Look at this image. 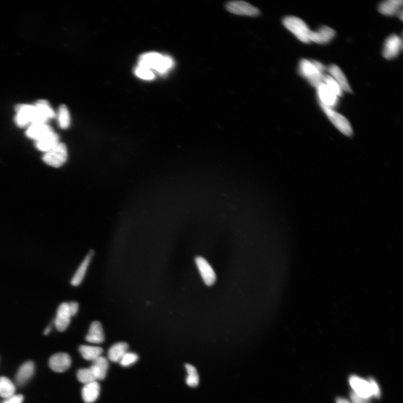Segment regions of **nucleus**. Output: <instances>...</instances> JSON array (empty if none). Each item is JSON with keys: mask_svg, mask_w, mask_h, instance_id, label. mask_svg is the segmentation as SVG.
<instances>
[{"mask_svg": "<svg viewBox=\"0 0 403 403\" xmlns=\"http://www.w3.org/2000/svg\"><path fill=\"white\" fill-rule=\"evenodd\" d=\"M316 89L320 104L332 109L337 106L338 97L327 87V85L323 83Z\"/></svg>", "mask_w": 403, "mask_h": 403, "instance_id": "obj_12", "label": "nucleus"}, {"mask_svg": "<svg viewBox=\"0 0 403 403\" xmlns=\"http://www.w3.org/2000/svg\"><path fill=\"white\" fill-rule=\"evenodd\" d=\"M35 106L38 108L40 112L47 121L56 117L55 113L50 104L46 101L40 100L35 104Z\"/></svg>", "mask_w": 403, "mask_h": 403, "instance_id": "obj_29", "label": "nucleus"}, {"mask_svg": "<svg viewBox=\"0 0 403 403\" xmlns=\"http://www.w3.org/2000/svg\"><path fill=\"white\" fill-rule=\"evenodd\" d=\"M402 0H388L380 3L379 11L385 15L392 16L400 13Z\"/></svg>", "mask_w": 403, "mask_h": 403, "instance_id": "obj_22", "label": "nucleus"}, {"mask_svg": "<svg viewBox=\"0 0 403 403\" xmlns=\"http://www.w3.org/2000/svg\"><path fill=\"white\" fill-rule=\"evenodd\" d=\"M59 143H60V137H59L58 134L53 131L46 136L35 141V145L38 150L46 153L55 147Z\"/></svg>", "mask_w": 403, "mask_h": 403, "instance_id": "obj_17", "label": "nucleus"}, {"mask_svg": "<svg viewBox=\"0 0 403 403\" xmlns=\"http://www.w3.org/2000/svg\"><path fill=\"white\" fill-rule=\"evenodd\" d=\"M324 83L327 85V87L331 90L333 93L336 94L338 97H340L343 96V90L340 87V85L338 84L337 81L335 80L331 76L324 75Z\"/></svg>", "mask_w": 403, "mask_h": 403, "instance_id": "obj_31", "label": "nucleus"}, {"mask_svg": "<svg viewBox=\"0 0 403 403\" xmlns=\"http://www.w3.org/2000/svg\"><path fill=\"white\" fill-rule=\"evenodd\" d=\"M327 70L330 76L340 85L343 91H345L348 93L352 92V89L349 83L348 82L346 77L345 74H344L340 68L337 65H330L328 68Z\"/></svg>", "mask_w": 403, "mask_h": 403, "instance_id": "obj_20", "label": "nucleus"}, {"mask_svg": "<svg viewBox=\"0 0 403 403\" xmlns=\"http://www.w3.org/2000/svg\"><path fill=\"white\" fill-rule=\"evenodd\" d=\"M138 356L136 353L127 352L120 361V365L123 367H129L134 365L137 361Z\"/></svg>", "mask_w": 403, "mask_h": 403, "instance_id": "obj_32", "label": "nucleus"}, {"mask_svg": "<svg viewBox=\"0 0 403 403\" xmlns=\"http://www.w3.org/2000/svg\"><path fill=\"white\" fill-rule=\"evenodd\" d=\"M138 66L156 71L165 74L174 66V61L171 57L156 52H149L139 57Z\"/></svg>", "mask_w": 403, "mask_h": 403, "instance_id": "obj_1", "label": "nucleus"}, {"mask_svg": "<svg viewBox=\"0 0 403 403\" xmlns=\"http://www.w3.org/2000/svg\"><path fill=\"white\" fill-rule=\"evenodd\" d=\"M402 39L396 34H393L387 38L384 44L383 56L391 60L396 57L402 49Z\"/></svg>", "mask_w": 403, "mask_h": 403, "instance_id": "obj_8", "label": "nucleus"}, {"mask_svg": "<svg viewBox=\"0 0 403 403\" xmlns=\"http://www.w3.org/2000/svg\"><path fill=\"white\" fill-rule=\"evenodd\" d=\"M71 359L66 353H58L53 355L49 360V366L56 373L65 372L70 368Z\"/></svg>", "mask_w": 403, "mask_h": 403, "instance_id": "obj_9", "label": "nucleus"}, {"mask_svg": "<svg viewBox=\"0 0 403 403\" xmlns=\"http://www.w3.org/2000/svg\"><path fill=\"white\" fill-rule=\"evenodd\" d=\"M226 8L229 12L239 15L255 16L260 13L257 8L243 1L230 2L226 4Z\"/></svg>", "mask_w": 403, "mask_h": 403, "instance_id": "obj_7", "label": "nucleus"}, {"mask_svg": "<svg viewBox=\"0 0 403 403\" xmlns=\"http://www.w3.org/2000/svg\"><path fill=\"white\" fill-rule=\"evenodd\" d=\"M58 122L60 128L66 130L69 128L70 125V115L69 110L66 106H61L58 112Z\"/></svg>", "mask_w": 403, "mask_h": 403, "instance_id": "obj_28", "label": "nucleus"}, {"mask_svg": "<svg viewBox=\"0 0 403 403\" xmlns=\"http://www.w3.org/2000/svg\"><path fill=\"white\" fill-rule=\"evenodd\" d=\"M77 378L80 383L85 385L97 382L98 380L96 373L91 367L89 368L80 369L77 373Z\"/></svg>", "mask_w": 403, "mask_h": 403, "instance_id": "obj_27", "label": "nucleus"}, {"mask_svg": "<svg viewBox=\"0 0 403 403\" xmlns=\"http://www.w3.org/2000/svg\"><path fill=\"white\" fill-rule=\"evenodd\" d=\"M53 131L51 127L46 124H35L28 127L26 131V135L28 138L37 141Z\"/></svg>", "mask_w": 403, "mask_h": 403, "instance_id": "obj_16", "label": "nucleus"}, {"mask_svg": "<svg viewBox=\"0 0 403 403\" xmlns=\"http://www.w3.org/2000/svg\"><path fill=\"white\" fill-rule=\"evenodd\" d=\"M15 109L16 115L15 122L19 128H25L30 124H46L47 122L35 105L20 104L16 106Z\"/></svg>", "mask_w": 403, "mask_h": 403, "instance_id": "obj_2", "label": "nucleus"}, {"mask_svg": "<svg viewBox=\"0 0 403 403\" xmlns=\"http://www.w3.org/2000/svg\"><path fill=\"white\" fill-rule=\"evenodd\" d=\"M196 263L202 277L207 286H212L216 280V273L208 262L201 257L196 258Z\"/></svg>", "mask_w": 403, "mask_h": 403, "instance_id": "obj_11", "label": "nucleus"}, {"mask_svg": "<svg viewBox=\"0 0 403 403\" xmlns=\"http://www.w3.org/2000/svg\"><path fill=\"white\" fill-rule=\"evenodd\" d=\"M72 315L69 309V304L67 302L61 303L57 312V315L54 325L59 332H64L69 327Z\"/></svg>", "mask_w": 403, "mask_h": 403, "instance_id": "obj_10", "label": "nucleus"}, {"mask_svg": "<svg viewBox=\"0 0 403 403\" xmlns=\"http://www.w3.org/2000/svg\"><path fill=\"white\" fill-rule=\"evenodd\" d=\"M51 330V328L50 327H48L46 328V330H44V335H48L49 333H50Z\"/></svg>", "mask_w": 403, "mask_h": 403, "instance_id": "obj_39", "label": "nucleus"}, {"mask_svg": "<svg viewBox=\"0 0 403 403\" xmlns=\"http://www.w3.org/2000/svg\"><path fill=\"white\" fill-rule=\"evenodd\" d=\"M337 403H350L349 401H347L344 398H338L337 400Z\"/></svg>", "mask_w": 403, "mask_h": 403, "instance_id": "obj_38", "label": "nucleus"}, {"mask_svg": "<svg viewBox=\"0 0 403 403\" xmlns=\"http://www.w3.org/2000/svg\"><path fill=\"white\" fill-rule=\"evenodd\" d=\"M351 387L357 395L365 400L372 397L369 381L359 377L353 376L350 379Z\"/></svg>", "mask_w": 403, "mask_h": 403, "instance_id": "obj_13", "label": "nucleus"}, {"mask_svg": "<svg viewBox=\"0 0 403 403\" xmlns=\"http://www.w3.org/2000/svg\"><path fill=\"white\" fill-rule=\"evenodd\" d=\"M24 397L21 395L13 396L4 399L2 403H22Z\"/></svg>", "mask_w": 403, "mask_h": 403, "instance_id": "obj_35", "label": "nucleus"}, {"mask_svg": "<svg viewBox=\"0 0 403 403\" xmlns=\"http://www.w3.org/2000/svg\"><path fill=\"white\" fill-rule=\"evenodd\" d=\"M283 24L300 41L305 43L311 42L310 35L311 31L300 18L292 16H287L284 18Z\"/></svg>", "mask_w": 403, "mask_h": 403, "instance_id": "obj_3", "label": "nucleus"}, {"mask_svg": "<svg viewBox=\"0 0 403 403\" xmlns=\"http://www.w3.org/2000/svg\"><path fill=\"white\" fill-rule=\"evenodd\" d=\"M185 368H186L188 377L186 379V383L188 386L191 387H196L198 386L199 376L197 371L194 366L190 364L185 365Z\"/></svg>", "mask_w": 403, "mask_h": 403, "instance_id": "obj_30", "label": "nucleus"}, {"mask_svg": "<svg viewBox=\"0 0 403 403\" xmlns=\"http://www.w3.org/2000/svg\"><path fill=\"white\" fill-rule=\"evenodd\" d=\"M370 383L371 395L372 397H379L380 396V391L378 384L373 379H370L369 381Z\"/></svg>", "mask_w": 403, "mask_h": 403, "instance_id": "obj_34", "label": "nucleus"}, {"mask_svg": "<svg viewBox=\"0 0 403 403\" xmlns=\"http://www.w3.org/2000/svg\"><path fill=\"white\" fill-rule=\"evenodd\" d=\"M16 388L10 379L5 377H0V397L6 399L15 395Z\"/></svg>", "mask_w": 403, "mask_h": 403, "instance_id": "obj_26", "label": "nucleus"}, {"mask_svg": "<svg viewBox=\"0 0 403 403\" xmlns=\"http://www.w3.org/2000/svg\"><path fill=\"white\" fill-rule=\"evenodd\" d=\"M351 398L353 403H366V401L368 400L357 395L354 392L351 394Z\"/></svg>", "mask_w": 403, "mask_h": 403, "instance_id": "obj_37", "label": "nucleus"}, {"mask_svg": "<svg viewBox=\"0 0 403 403\" xmlns=\"http://www.w3.org/2000/svg\"><path fill=\"white\" fill-rule=\"evenodd\" d=\"M86 340L94 344H101L104 341L103 329L100 322L96 321L92 323L86 336Z\"/></svg>", "mask_w": 403, "mask_h": 403, "instance_id": "obj_19", "label": "nucleus"}, {"mask_svg": "<svg viewBox=\"0 0 403 403\" xmlns=\"http://www.w3.org/2000/svg\"><path fill=\"white\" fill-rule=\"evenodd\" d=\"M108 367L107 359L101 356L93 361L91 368L96 373L98 380H102L106 377Z\"/></svg>", "mask_w": 403, "mask_h": 403, "instance_id": "obj_24", "label": "nucleus"}, {"mask_svg": "<svg viewBox=\"0 0 403 403\" xmlns=\"http://www.w3.org/2000/svg\"><path fill=\"white\" fill-rule=\"evenodd\" d=\"M93 255L94 252L93 251H90L89 255L85 258L82 264L80 265L71 280V283L72 286H78L82 282Z\"/></svg>", "mask_w": 403, "mask_h": 403, "instance_id": "obj_21", "label": "nucleus"}, {"mask_svg": "<svg viewBox=\"0 0 403 403\" xmlns=\"http://www.w3.org/2000/svg\"><path fill=\"white\" fill-rule=\"evenodd\" d=\"M68 304H69V309L72 316H75L79 310L78 303L73 301L68 303Z\"/></svg>", "mask_w": 403, "mask_h": 403, "instance_id": "obj_36", "label": "nucleus"}, {"mask_svg": "<svg viewBox=\"0 0 403 403\" xmlns=\"http://www.w3.org/2000/svg\"><path fill=\"white\" fill-rule=\"evenodd\" d=\"M79 351L85 360L93 361L102 356L103 350L99 347L82 345Z\"/></svg>", "mask_w": 403, "mask_h": 403, "instance_id": "obj_25", "label": "nucleus"}, {"mask_svg": "<svg viewBox=\"0 0 403 403\" xmlns=\"http://www.w3.org/2000/svg\"><path fill=\"white\" fill-rule=\"evenodd\" d=\"M101 387L98 382L85 384L82 389L83 400L86 403L96 402L100 394Z\"/></svg>", "mask_w": 403, "mask_h": 403, "instance_id": "obj_18", "label": "nucleus"}, {"mask_svg": "<svg viewBox=\"0 0 403 403\" xmlns=\"http://www.w3.org/2000/svg\"><path fill=\"white\" fill-rule=\"evenodd\" d=\"M35 372V365L33 361L25 362L20 366L15 377V382L17 386H24L33 377Z\"/></svg>", "mask_w": 403, "mask_h": 403, "instance_id": "obj_14", "label": "nucleus"}, {"mask_svg": "<svg viewBox=\"0 0 403 403\" xmlns=\"http://www.w3.org/2000/svg\"><path fill=\"white\" fill-rule=\"evenodd\" d=\"M135 74L138 78L146 80H151L155 78V75H154L152 70L147 69V68L139 66L135 69Z\"/></svg>", "mask_w": 403, "mask_h": 403, "instance_id": "obj_33", "label": "nucleus"}, {"mask_svg": "<svg viewBox=\"0 0 403 403\" xmlns=\"http://www.w3.org/2000/svg\"><path fill=\"white\" fill-rule=\"evenodd\" d=\"M129 345L119 342L112 346L108 351V359L113 362H120L125 353L128 352Z\"/></svg>", "mask_w": 403, "mask_h": 403, "instance_id": "obj_23", "label": "nucleus"}, {"mask_svg": "<svg viewBox=\"0 0 403 403\" xmlns=\"http://www.w3.org/2000/svg\"><path fill=\"white\" fill-rule=\"evenodd\" d=\"M67 156V148L66 144L60 142L52 150L45 153L42 159L47 165L57 168L65 164Z\"/></svg>", "mask_w": 403, "mask_h": 403, "instance_id": "obj_5", "label": "nucleus"}, {"mask_svg": "<svg viewBox=\"0 0 403 403\" xmlns=\"http://www.w3.org/2000/svg\"><path fill=\"white\" fill-rule=\"evenodd\" d=\"M299 72L309 83L316 88L324 83V74L317 68L312 61L303 59L299 64Z\"/></svg>", "mask_w": 403, "mask_h": 403, "instance_id": "obj_4", "label": "nucleus"}, {"mask_svg": "<svg viewBox=\"0 0 403 403\" xmlns=\"http://www.w3.org/2000/svg\"><path fill=\"white\" fill-rule=\"evenodd\" d=\"M336 35V31L329 26L321 27L318 31H311L310 42L319 44L327 43Z\"/></svg>", "mask_w": 403, "mask_h": 403, "instance_id": "obj_15", "label": "nucleus"}, {"mask_svg": "<svg viewBox=\"0 0 403 403\" xmlns=\"http://www.w3.org/2000/svg\"><path fill=\"white\" fill-rule=\"evenodd\" d=\"M320 105L329 120L336 127L338 130L340 131L344 134L349 135V136L352 134L351 126L349 121L345 117L335 112L333 109L325 107L321 104H320Z\"/></svg>", "mask_w": 403, "mask_h": 403, "instance_id": "obj_6", "label": "nucleus"}]
</instances>
